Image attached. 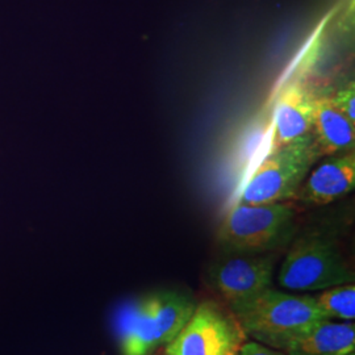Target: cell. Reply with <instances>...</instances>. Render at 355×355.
Listing matches in <instances>:
<instances>
[{
    "label": "cell",
    "mask_w": 355,
    "mask_h": 355,
    "mask_svg": "<svg viewBox=\"0 0 355 355\" xmlns=\"http://www.w3.org/2000/svg\"><path fill=\"white\" fill-rule=\"evenodd\" d=\"M248 337L279 350L295 334L328 320L311 295H293L271 288L229 305Z\"/></svg>",
    "instance_id": "6da1fadb"
},
{
    "label": "cell",
    "mask_w": 355,
    "mask_h": 355,
    "mask_svg": "<svg viewBox=\"0 0 355 355\" xmlns=\"http://www.w3.org/2000/svg\"><path fill=\"white\" fill-rule=\"evenodd\" d=\"M297 234V214L291 204H241L230 208L216 233L225 254L277 253Z\"/></svg>",
    "instance_id": "7a4b0ae2"
},
{
    "label": "cell",
    "mask_w": 355,
    "mask_h": 355,
    "mask_svg": "<svg viewBox=\"0 0 355 355\" xmlns=\"http://www.w3.org/2000/svg\"><path fill=\"white\" fill-rule=\"evenodd\" d=\"M278 282L290 291H322L354 282L337 239L329 229H305L288 245Z\"/></svg>",
    "instance_id": "3957f363"
},
{
    "label": "cell",
    "mask_w": 355,
    "mask_h": 355,
    "mask_svg": "<svg viewBox=\"0 0 355 355\" xmlns=\"http://www.w3.org/2000/svg\"><path fill=\"white\" fill-rule=\"evenodd\" d=\"M321 158L312 130L268 153L243 186L237 203H284L296 192Z\"/></svg>",
    "instance_id": "277c9868"
},
{
    "label": "cell",
    "mask_w": 355,
    "mask_h": 355,
    "mask_svg": "<svg viewBox=\"0 0 355 355\" xmlns=\"http://www.w3.org/2000/svg\"><path fill=\"white\" fill-rule=\"evenodd\" d=\"M246 334L237 318L205 300L196 305L184 328L165 346V355H240Z\"/></svg>",
    "instance_id": "5b68a950"
},
{
    "label": "cell",
    "mask_w": 355,
    "mask_h": 355,
    "mask_svg": "<svg viewBox=\"0 0 355 355\" xmlns=\"http://www.w3.org/2000/svg\"><path fill=\"white\" fill-rule=\"evenodd\" d=\"M277 253L225 254L207 271V283L229 305L272 287Z\"/></svg>",
    "instance_id": "8992f818"
},
{
    "label": "cell",
    "mask_w": 355,
    "mask_h": 355,
    "mask_svg": "<svg viewBox=\"0 0 355 355\" xmlns=\"http://www.w3.org/2000/svg\"><path fill=\"white\" fill-rule=\"evenodd\" d=\"M354 187V152L334 154L309 171L293 199L309 205H327L350 193Z\"/></svg>",
    "instance_id": "52a82bcc"
},
{
    "label": "cell",
    "mask_w": 355,
    "mask_h": 355,
    "mask_svg": "<svg viewBox=\"0 0 355 355\" xmlns=\"http://www.w3.org/2000/svg\"><path fill=\"white\" fill-rule=\"evenodd\" d=\"M316 98L318 95L300 82H293L280 92L274 112L271 150L312 130Z\"/></svg>",
    "instance_id": "ba28073f"
},
{
    "label": "cell",
    "mask_w": 355,
    "mask_h": 355,
    "mask_svg": "<svg viewBox=\"0 0 355 355\" xmlns=\"http://www.w3.org/2000/svg\"><path fill=\"white\" fill-rule=\"evenodd\" d=\"M114 325L120 355H153L159 347L149 295L121 305Z\"/></svg>",
    "instance_id": "9c48e42d"
},
{
    "label": "cell",
    "mask_w": 355,
    "mask_h": 355,
    "mask_svg": "<svg viewBox=\"0 0 355 355\" xmlns=\"http://www.w3.org/2000/svg\"><path fill=\"white\" fill-rule=\"evenodd\" d=\"M286 355H353L355 325L353 321L322 320L302 330L280 346Z\"/></svg>",
    "instance_id": "30bf717a"
},
{
    "label": "cell",
    "mask_w": 355,
    "mask_h": 355,
    "mask_svg": "<svg viewBox=\"0 0 355 355\" xmlns=\"http://www.w3.org/2000/svg\"><path fill=\"white\" fill-rule=\"evenodd\" d=\"M312 133L321 157L354 152L355 123L340 112L328 96H318Z\"/></svg>",
    "instance_id": "8fae6325"
},
{
    "label": "cell",
    "mask_w": 355,
    "mask_h": 355,
    "mask_svg": "<svg viewBox=\"0 0 355 355\" xmlns=\"http://www.w3.org/2000/svg\"><path fill=\"white\" fill-rule=\"evenodd\" d=\"M149 299L158 345L166 346L190 321L198 304L189 295L178 291L155 292Z\"/></svg>",
    "instance_id": "7c38bea8"
},
{
    "label": "cell",
    "mask_w": 355,
    "mask_h": 355,
    "mask_svg": "<svg viewBox=\"0 0 355 355\" xmlns=\"http://www.w3.org/2000/svg\"><path fill=\"white\" fill-rule=\"evenodd\" d=\"M320 312L328 320L353 321L355 318V284L346 283L329 287L315 295Z\"/></svg>",
    "instance_id": "4fadbf2b"
},
{
    "label": "cell",
    "mask_w": 355,
    "mask_h": 355,
    "mask_svg": "<svg viewBox=\"0 0 355 355\" xmlns=\"http://www.w3.org/2000/svg\"><path fill=\"white\" fill-rule=\"evenodd\" d=\"M331 104L343 112L347 119L355 123V87L354 82L347 83L336 94L328 96Z\"/></svg>",
    "instance_id": "5bb4252c"
},
{
    "label": "cell",
    "mask_w": 355,
    "mask_h": 355,
    "mask_svg": "<svg viewBox=\"0 0 355 355\" xmlns=\"http://www.w3.org/2000/svg\"><path fill=\"white\" fill-rule=\"evenodd\" d=\"M240 355H286L283 352L268 347L258 341H245Z\"/></svg>",
    "instance_id": "9a60e30c"
}]
</instances>
